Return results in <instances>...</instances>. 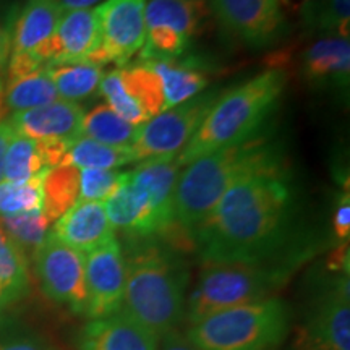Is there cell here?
Returning a JSON list of instances; mask_svg holds the SVG:
<instances>
[{
    "label": "cell",
    "instance_id": "cell-8",
    "mask_svg": "<svg viewBox=\"0 0 350 350\" xmlns=\"http://www.w3.org/2000/svg\"><path fill=\"white\" fill-rule=\"evenodd\" d=\"M216 98V94L196 96L139 125L137 138L130 146L135 163L177 157L198 130Z\"/></svg>",
    "mask_w": 350,
    "mask_h": 350
},
{
    "label": "cell",
    "instance_id": "cell-7",
    "mask_svg": "<svg viewBox=\"0 0 350 350\" xmlns=\"http://www.w3.org/2000/svg\"><path fill=\"white\" fill-rule=\"evenodd\" d=\"M209 13L206 0H146L143 60H174L201 31Z\"/></svg>",
    "mask_w": 350,
    "mask_h": 350
},
{
    "label": "cell",
    "instance_id": "cell-19",
    "mask_svg": "<svg viewBox=\"0 0 350 350\" xmlns=\"http://www.w3.org/2000/svg\"><path fill=\"white\" fill-rule=\"evenodd\" d=\"M159 338L122 312L90 319L78 334L80 350H159Z\"/></svg>",
    "mask_w": 350,
    "mask_h": 350
},
{
    "label": "cell",
    "instance_id": "cell-38",
    "mask_svg": "<svg viewBox=\"0 0 350 350\" xmlns=\"http://www.w3.org/2000/svg\"><path fill=\"white\" fill-rule=\"evenodd\" d=\"M331 271H340L342 274L349 275V240L331 255L329 260Z\"/></svg>",
    "mask_w": 350,
    "mask_h": 350
},
{
    "label": "cell",
    "instance_id": "cell-4",
    "mask_svg": "<svg viewBox=\"0 0 350 350\" xmlns=\"http://www.w3.org/2000/svg\"><path fill=\"white\" fill-rule=\"evenodd\" d=\"M284 88L286 75L279 68H271L217 96L198 130L177 156L178 164L183 167L196 157L256 137L278 106Z\"/></svg>",
    "mask_w": 350,
    "mask_h": 350
},
{
    "label": "cell",
    "instance_id": "cell-26",
    "mask_svg": "<svg viewBox=\"0 0 350 350\" xmlns=\"http://www.w3.org/2000/svg\"><path fill=\"white\" fill-rule=\"evenodd\" d=\"M139 125L117 116L107 104H99L85 113L81 124V137L116 148H130L137 138Z\"/></svg>",
    "mask_w": 350,
    "mask_h": 350
},
{
    "label": "cell",
    "instance_id": "cell-40",
    "mask_svg": "<svg viewBox=\"0 0 350 350\" xmlns=\"http://www.w3.org/2000/svg\"><path fill=\"white\" fill-rule=\"evenodd\" d=\"M64 10H75V8H91L100 0H57Z\"/></svg>",
    "mask_w": 350,
    "mask_h": 350
},
{
    "label": "cell",
    "instance_id": "cell-3",
    "mask_svg": "<svg viewBox=\"0 0 350 350\" xmlns=\"http://www.w3.org/2000/svg\"><path fill=\"white\" fill-rule=\"evenodd\" d=\"M187 262L161 245H142L125 258L122 312L164 338L182 323L187 308Z\"/></svg>",
    "mask_w": 350,
    "mask_h": 350
},
{
    "label": "cell",
    "instance_id": "cell-12",
    "mask_svg": "<svg viewBox=\"0 0 350 350\" xmlns=\"http://www.w3.org/2000/svg\"><path fill=\"white\" fill-rule=\"evenodd\" d=\"M146 0H106L96 8L100 46L94 64L124 65L146 41Z\"/></svg>",
    "mask_w": 350,
    "mask_h": 350
},
{
    "label": "cell",
    "instance_id": "cell-13",
    "mask_svg": "<svg viewBox=\"0 0 350 350\" xmlns=\"http://www.w3.org/2000/svg\"><path fill=\"white\" fill-rule=\"evenodd\" d=\"M217 23L250 47H266L281 36L286 18L279 0H209Z\"/></svg>",
    "mask_w": 350,
    "mask_h": 350
},
{
    "label": "cell",
    "instance_id": "cell-18",
    "mask_svg": "<svg viewBox=\"0 0 350 350\" xmlns=\"http://www.w3.org/2000/svg\"><path fill=\"white\" fill-rule=\"evenodd\" d=\"M100 46L96 8L64 10L49 46V65L93 62Z\"/></svg>",
    "mask_w": 350,
    "mask_h": 350
},
{
    "label": "cell",
    "instance_id": "cell-42",
    "mask_svg": "<svg viewBox=\"0 0 350 350\" xmlns=\"http://www.w3.org/2000/svg\"><path fill=\"white\" fill-rule=\"evenodd\" d=\"M279 3H282V5H288V3H291V0H279Z\"/></svg>",
    "mask_w": 350,
    "mask_h": 350
},
{
    "label": "cell",
    "instance_id": "cell-14",
    "mask_svg": "<svg viewBox=\"0 0 350 350\" xmlns=\"http://www.w3.org/2000/svg\"><path fill=\"white\" fill-rule=\"evenodd\" d=\"M86 317L106 318L120 312L125 291V256L113 237L85 255Z\"/></svg>",
    "mask_w": 350,
    "mask_h": 350
},
{
    "label": "cell",
    "instance_id": "cell-16",
    "mask_svg": "<svg viewBox=\"0 0 350 350\" xmlns=\"http://www.w3.org/2000/svg\"><path fill=\"white\" fill-rule=\"evenodd\" d=\"M103 204L113 232L120 230L133 239L165 235L163 222L157 217L151 201L142 188L131 180L130 172H124L120 183L103 201Z\"/></svg>",
    "mask_w": 350,
    "mask_h": 350
},
{
    "label": "cell",
    "instance_id": "cell-34",
    "mask_svg": "<svg viewBox=\"0 0 350 350\" xmlns=\"http://www.w3.org/2000/svg\"><path fill=\"white\" fill-rule=\"evenodd\" d=\"M0 350H60L47 339L23 331L0 329Z\"/></svg>",
    "mask_w": 350,
    "mask_h": 350
},
{
    "label": "cell",
    "instance_id": "cell-44",
    "mask_svg": "<svg viewBox=\"0 0 350 350\" xmlns=\"http://www.w3.org/2000/svg\"><path fill=\"white\" fill-rule=\"evenodd\" d=\"M305 2H308V0H304V3H305Z\"/></svg>",
    "mask_w": 350,
    "mask_h": 350
},
{
    "label": "cell",
    "instance_id": "cell-9",
    "mask_svg": "<svg viewBox=\"0 0 350 350\" xmlns=\"http://www.w3.org/2000/svg\"><path fill=\"white\" fill-rule=\"evenodd\" d=\"M33 260L42 294L73 313L86 314L85 255L60 242L49 232Z\"/></svg>",
    "mask_w": 350,
    "mask_h": 350
},
{
    "label": "cell",
    "instance_id": "cell-32",
    "mask_svg": "<svg viewBox=\"0 0 350 350\" xmlns=\"http://www.w3.org/2000/svg\"><path fill=\"white\" fill-rule=\"evenodd\" d=\"M304 20L318 31L349 38L350 0H308L304 3Z\"/></svg>",
    "mask_w": 350,
    "mask_h": 350
},
{
    "label": "cell",
    "instance_id": "cell-41",
    "mask_svg": "<svg viewBox=\"0 0 350 350\" xmlns=\"http://www.w3.org/2000/svg\"><path fill=\"white\" fill-rule=\"evenodd\" d=\"M13 304V300L10 299V295L7 294V291L0 286V313L3 312V308H7L8 305Z\"/></svg>",
    "mask_w": 350,
    "mask_h": 350
},
{
    "label": "cell",
    "instance_id": "cell-5",
    "mask_svg": "<svg viewBox=\"0 0 350 350\" xmlns=\"http://www.w3.org/2000/svg\"><path fill=\"white\" fill-rule=\"evenodd\" d=\"M292 268L274 262H203L198 282L187 297L185 319L190 325L209 314L271 299Z\"/></svg>",
    "mask_w": 350,
    "mask_h": 350
},
{
    "label": "cell",
    "instance_id": "cell-23",
    "mask_svg": "<svg viewBox=\"0 0 350 350\" xmlns=\"http://www.w3.org/2000/svg\"><path fill=\"white\" fill-rule=\"evenodd\" d=\"M144 62L150 64L152 72L159 78L164 96V111L180 106L200 96L209 83L208 73L188 64H178L174 60H144Z\"/></svg>",
    "mask_w": 350,
    "mask_h": 350
},
{
    "label": "cell",
    "instance_id": "cell-6",
    "mask_svg": "<svg viewBox=\"0 0 350 350\" xmlns=\"http://www.w3.org/2000/svg\"><path fill=\"white\" fill-rule=\"evenodd\" d=\"M288 306L265 299L209 314L191 325L187 338L200 350H269L286 338Z\"/></svg>",
    "mask_w": 350,
    "mask_h": 350
},
{
    "label": "cell",
    "instance_id": "cell-27",
    "mask_svg": "<svg viewBox=\"0 0 350 350\" xmlns=\"http://www.w3.org/2000/svg\"><path fill=\"white\" fill-rule=\"evenodd\" d=\"M135 163L130 148H116L94 139L80 137L72 142L65 151L62 164L77 169H117Z\"/></svg>",
    "mask_w": 350,
    "mask_h": 350
},
{
    "label": "cell",
    "instance_id": "cell-17",
    "mask_svg": "<svg viewBox=\"0 0 350 350\" xmlns=\"http://www.w3.org/2000/svg\"><path fill=\"white\" fill-rule=\"evenodd\" d=\"M85 111L77 103L57 99L46 106L8 117L13 131L39 143H72L81 137Z\"/></svg>",
    "mask_w": 350,
    "mask_h": 350
},
{
    "label": "cell",
    "instance_id": "cell-2",
    "mask_svg": "<svg viewBox=\"0 0 350 350\" xmlns=\"http://www.w3.org/2000/svg\"><path fill=\"white\" fill-rule=\"evenodd\" d=\"M282 163L281 152L266 137L222 148L183 165L174 191L175 240L191 243L221 196L232 183L255 170Z\"/></svg>",
    "mask_w": 350,
    "mask_h": 350
},
{
    "label": "cell",
    "instance_id": "cell-33",
    "mask_svg": "<svg viewBox=\"0 0 350 350\" xmlns=\"http://www.w3.org/2000/svg\"><path fill=\"white\" fill-rule=\"evenodd\" d=\"M124 172L112 169H80V193L78 200L85 201H100L119 185Z\"/></svg>",
    "mask_w": 350,
    "mask_h": 350
},
{
    "label": "cell",
    "instance_id": "cell-35",
    "mask_svg": "<svg viewBox=\"0 0 350 350\" xmlns=\"http://www.w3.org/2000/svg\"><path fill=\"white\" fill-rule=\"evenodd\" d=\"M332 230L334 235L342 242H347L350 235V196L349 188L340 195V198L336 204L334 216H332Z\"/></svg>",
    "mask_w": 350,
    "mask_h": 350
},
{
    "label": "cell",
    "instance_id": "cell-1",
    "mask_svg": "<svg viewBox=\"0 0 350 350\" xmlns=\"http://www.w3.org/2000/svg\"><path fill=\"white\" fill-rule=\"evenodd\" d=\"M291 216V175L279 163L232 183L191 245L203 262L271 261L286 242Z\"/></svg>",
    "mask_w": 350,
    "mask_h": 350
},
{
    "label": "cell",
    "instance_id": "cell-10",
    "mask_svg": "<svg viewBox=\"0 0 350 350\" xmlns=\"http://www.w3.org/2000/svg\"><path fill=\"white\" fill-rule=\"evenodd\" d=\"M98 93L117 116L133 125H143L164 112L159 78L143 62L112 70L100 80Z\"/></svg>",
    "mask_w": 350,
    "mask_h": 350
},
{
    "label": "cell",
    "instance_id": "cell-43",
    "mask_svg": "<svg viewBox=\"0 0 350 350\" xmlns=\"http://www.w3.org/2000/svg\"><path fill=\"white\" fill-rule=\"evenodd\" d=\"M0 90H2V80H0Z\"/></svg>",
    "mask_w": 350,
    "mask_h": 350
},
{
    "label": "cell",
    "instance_id": "cell-20",
    "mask_svg": "<svg viewBox=\"0 0 350 350\" xmlns=\"http://www.w3.org/2000/svg\"><path fill=\"white\" fill-rule=\"evenodd\" d=\"M51 234L83 255L116 237L100 201L78 200L54 222Z\"/></svg>",
    "mask_w": 350,
    "mask_h": 350
},
{
    "label": "cell",
    "instance_id": "cell-15",
    "mask_svg": "<svg viewBox=\"0 0 350 350\" xmlns=\"http://www.w3.org/2000/svg\"><path fill=\"white\" fill-rule=\"evenodd\" d=\"M64 8L57 0H26L10 25V55H28L49 65V46Z\"/></svg>",
    "mask_w": 350,
    "mask_h": 350
},
{
    "label": "cell",
    "instance_id": "cell-11",
    "mask_svg": "<svg viewBox=\"0 0 350 350\" xmlns=\"http://www.w3.org/2000/svg\"><path fill=\"white\" fill-rule=\"evenodd\" d=\"M297 345L300 350H350L349 275L332 279L314 299L301 323Z\"/></svg>",
    "mask_w": 350,
    "mask_h": 350
},
{
    "label": "cell",
    "instance_id": "cell-30",
    "mask_svg": "<svg viewBox=\"0 0 350 350\" xmlns=\"http://www.w3.org/2000/svg\"><path fill=\"white\" fill-rule=\"evenodd\" d=\"M46 172L25 182H0V217L42 209V178Z\"/></svg>",
    "mask_w": 350,
    "mask_h": 350
},
{
    "label": "cell",
    "instance_id": "cell-22",
    "mask_svg": "<svg viewBox=\"0 0 350 350\" xmlns=\"http://www.w3.org/2000/svg\"><path fill=\"white\" fill-rule=\"evenodd\" d=\"M59 99L46 68L7 78L0 90V122L15 113L36 109Z\"/></svg>",
    "mask_w": 350,
    "mask_h": 350
},
{
    "label": "cell",
    "instance_id": "cell-29",
    "mask_svg": "<svg viewBox=\"0 0 350 350\" xmlns=\"http://www.w3.org/2000/svg\"><path fill=\"white\" fill-rule=\"evenodd\" d=\"M0 286L13 301L23 299L29 291L28 256L0 227Z\"/></svg>",
    "mask_w": 350,
    "mask_h": 350
},
{
    "label": "cell",
    "instance_id": "cell-24",
    "mask_svg": "<svg viewBox=\"0 0 350 350\" xmlns=\"http://www.w3.org/2000/svg\"><path fill=\"white\" fill-rule=\"evenodd\" d=\"M46 70L57 96L70 103L91 98L98 93L100 80L106 75L103 65L93 62L55 64L47 65Z\"/></svg>",
    "mask_w": 350,
    "mask_h": 350
},
{
    "label": "cell",
    "instance_id": "cell-28",
    "mask_svg": "<svg viewBox=\"0 0 350 350\" xmlns=\"http://www.w3.org/2000/svg\"><path fill=\"white\" fill-rule=\"evenodd\" d=\"M47 170L41 144L13 131L3 159V180L25 182Z\"/></svg>",
    "mask_w": 350,
    "mask_h": 350
},
{
    "label": "cell",
    "instance_id": "cell-36",
    "mask_svg": "<svg viewBox=\"0 0 350 350\" xmlns=\"http://www.w3.org/2000/svg\"><path fill=\"white\" fill-rule=\"evenodd\" d=\"M161 339H163V347H161V350H200L190 342V339L187 336L180 334L178 331H170L169 334H165Z\"/></svg>",
    "mask_w": 350,
    "mask_h": 350
},
{
    "label": "cell",
    "instance_id": "cell-31",
    "mask_svg": "<svg viewBox=\"0 0 350 350\" xmlns=\"http://www.w3.org/2000/svg\"><path fill=\"white\" fill-rule=\"evenodd\" d=\"M51 222L44 216L42 209L18 214V216L0 217V227L23 250L26 256H33L44 239L49 234Z\"/></svg>",
    "mask_w": 350,
    "mask_h": 350
},
{
    "label": "cell",
    "instance_id": "cell-21",
    "mask_svg": "<svg viewBox=\"0 0 350 350\" xmlns=\"http://www.w3.org/2000/svg\"><path fill=\"white\" fill-rule=\"evenodd\" d=\"M301 73L314 85L349 86L350 42L349 38L327 36L314 41L301 55Z\"/></svg>",
    "mask_w": 350,
    "mask_h": 350
},
{
    "label": "cell",
    "instance_id": "cell-25",
    "mask_svg": "<svg viewBox=\"0 0 350 350\" xmlns=\"http://www.w3.org/2000/svg\"><path fill=\"white\" fill-rule=\"evenodd\" d=\"M80 169L73 165H57L42 178V213L47 221L55 222L78 201Z\"/></svg>",
    "mask_w": 350,
    "mask_h": 350
},
{
    "label": "cell",
    "instance_id": "cell-39",
    "mask_svg": "<svg viewBox=\"0 0 350 350\" xmlns=\"http://www.w3.org/2000/svg\"><path fill=\"white\" fill-rule=\"evenodd\" d=\"M13 135V129L7 120L0 122V182L3 180V159H5V152Z\"/></svg>",
    "mask_w": 350,
    "mask_h": 350
},
{
    "label": "cell",
    "instance_id": "cell-37",
    "mask_svg": "<svg viewBox=\"0 0 350 350\" xmlns=\"http://www.w3.org/2000/svg\"><path fill=\"white\" fill-rule=\"evenodd\" d=\"M10 25H5L0 20V73L7 70L8 59H10Z\"/></svg>",
    "mask_w": 350,
    "mask_h": 350
}]
</instances>
